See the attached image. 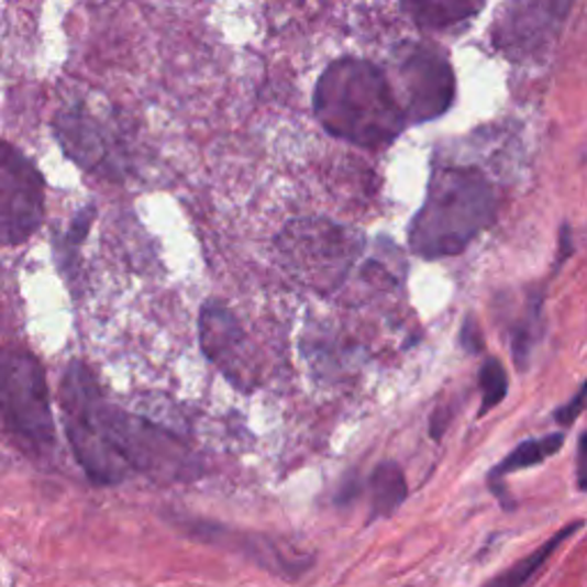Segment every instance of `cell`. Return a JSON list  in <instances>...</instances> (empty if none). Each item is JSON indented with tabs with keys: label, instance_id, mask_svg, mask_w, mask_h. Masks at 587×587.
I'll return each mask as SVG.
<instances>
[{
	"label": "cell",
	"instance_id": "6da1fadb",
	"mask_svg": "<svg viewBox=\"0 0 587 587\" xmlns=\"http://www.w3.org/2000/svg\"><path fill=\"white\" fill-rule=\"evenodd\" d=\"M314 115L335 139L361 147H388L407 126L388 76L369 60L340 58L319 76Z\"/></svg>",
	"mask_w": 587,
	"mask_h": 587
},
{
	"label": "cell",
	"instance_id": "7a4b0ae2",
	"mask_svg": "<svg viewBox=\"0 0 587 587\" xmlns=\"http://www.w3.org/2000/svg\"><path fill=\"white\" fill-rule=\"evenodd\" d=\"M494 217L496 193L483 173L457 166L439 168L413 217L411 248L424 259L459 255Z\"/></svg>",
	"mask_w": 587,
	"mask_h": 587
},
{
	"label": "cell",
	"instance_id": "3957f363",
	"mask_svg": "<svg viewBox=\"0 0 587 587\" xmlns=\"http://www.w3.org/2000/svg\"><path fill=\"white\" fill-rule=\"evenodd\" d=\"M0 422L37 455L56 445L46 375L29 352L0 350Z\"/></svg>",
	"mask_w": 587,
	"mask_h": 587
},
{
	"label": "cell",
	"instance_id": "277c9868",
	"mask_svg": "<svg viewBox=\"0 0 587 587\" xmlns=\"http://www.w3.org/2000/svg\"><path fill=\"white\" fill-rule=\"evenodd\" d=\"M361 242L331 221H297L280 236V253L306 285L329 291L352 269Z\"/></svg>",
	"mask_w": 587,
	"mask_h": 587
},
{
	"label": "cell",
	"instance_id": "5b68a950",
	"mask_svg": "<svg viewBox=\"0 0 587 587\" xmlns=\"http://www.w3.org/2000/svg\"><path fill=\"white\" fill-rule=\"evenodd\" d=\"M101 392L92 372L81 363H71L60 386L65 430L74 455L97 485H118L131 473L109 450L92 422V405Z\"/></svg>",
	"mask_w": 587,
	"mask_h": 587
},
{
	"label": "cell",
	"instance_id": "8992f818",
	"mask_svg": "<svg viewBox=\"0 0 587 587\" xmlns=\"http://www.w3.org/2000/svg\"><path fill=\"white\" fill-rule=\"evenodd\" d=\"M397 90L402 92L407 122L441 118L455 101V74L445 53L434 44H407L397 53Z\"/></svg>",
	"mask_w": 587,
	"mask_h": 587
},
{
	"label": "cell",
	"instance_id": "52a82bcc",
	"mask_svg": "<svg viewBox=\"0 0 587 587\" xmlns=\"http://www.w3.org/2000/svg\"><path fill=\"white\" fill-rule=\"evenodd\" d=\"M44 219V179L14 145L0 141V244L29 242Z\"/></svg>",
	"mask_w": 587,
	"mask_h": 587
},
{
	"label": "cell",
	"instance_id": "ba28073f",
	"mask_svg": "<svg viewBox=\"0 0 587 587\" xmlns=\"http://www.w3.org/2000/svg\"><path fill=\"white\" fill-rule=\"evenodd\" d=\"M569 5L560 3H512L500 10L494 42L510 56H530L546 46L560 29Z\"/></svg>",
	"mask_w": 587,
	"mask_h": 587
},
{
	"label": "cell",
	"instance_id": "9c48e42d",
	"mask_svg": "<svg viewBox=\"0 0 587 587\" xmlns=\"http://www.w3.org/2000/svg\"><path fill=\"white\" fill-rule=\"evenodd\" d=\"M200 344L204 356L239 381V365L246 358V335L234 314L221 303H207L200 314Z\"/></svg>",
	"mask_w": 587,
	"mask_h": 587
},
{
	"label": "cell",
	"instance_id": "30bf717a",
	"mask_svg": "<svg viewBox=\"0 0 587 587\" xmlns=\"http://www.w3.org/2000/svg\"><path fill=\"white\" fill-rule=\"evenodd\" d=\"M58 139L76 162L86 168H95L106 158V145L95 122L81 113H67L58 120Z\"/></svg>",
	"mask_w": 587,
	"mask_h": 587
},
{
	"label": "cell",
	"instance_id": "8fae6325",
	"mask_svg": "<svg viewBox=\"0 0 587 587\" xmlns=\"http://www.w3.org/2000/svg\"><path fill=\"white\" fill-rule=\"evenodd\" d=\"M583 528V521H574L569 523L567 528H563L560 532H555V535L544 542L538 551H532L530 555L517 560V563L510 567V569H505L500 572L498 576H494L489 583H485L483 587H525L532 576H535L544 565H546V560L563 546V542H567L576 530Z\"/></svg>",
	"mask_w": 587,
	"mask_h": 587
},
{
	"label": "cell",
	"instance_id": "7c38bea8",
	"mask_svg": "<svg viewBox=\"0 0 587 587\" xmlns=\"http://www.w3.org/2000/svg\"><path fill=\"white\" fill-rule=\"evenodd\" d=\"M402 10L409 12L422 29L441 31L468 21L483 10V3H473V0H413V3H402Z\"/></svg>",
	"mask_w": 587,
	"mask_h": 587
},
{
	"label": "cell",
	"instance_id": "4fadbf2b",
	"mask_svg": "<svg viewBox=\"0 0 587 587\" xmlns=\"http://www.w3.org/2000/svg\"><path fill=\"white\" fill-rule=\"evenodd\" d=\"M407 479L402 468L392 462H384L369 477V505L372 517H390L407 500Z\"/></svg>",
	"mask_w": 587,
	"mask_h": 587
},
{
	"label": "cell",
	"instance_id": "5bb4252c",
	"mask_svg": "<svg viewBox=\"0 0 587 587\" xmlns=\"http://www.w3.org/2000/svg\"><path fill=\"white\" fill-rule=\"evenodd\" d=\"M563 443H565V436L563 434H549L544 439H532V441L521 443L514 452H510V455H507L496 466V470L491 473V479H498V477L510 475L514 470H523V468L542 464L544 459L553 457L555 452L560 447H563Z\"/></svg>",
	"mask_w": 587,
	"mask_h": 587
},
{
	"label": "cell",
	"instance_id": "9a60e30c",
	"mask_svg": "<svg viewBox=\"0 0 587 587\" xmlns=\"http://www.w3.org/2000/svg\"><path fill=\"white\" fill-rule=\"evenodd\" d=\"M479 390H483V409H479V413L491 411L507 395V375L498 358H489L479 369Z\"/></svg>",
	"mask_w": 587,
	"mask_h": 587
},
{
	"label": "cell",
	"instance_id": "2e32d148",
	"mask_svg": "<svg viewBox=\"0 0 587 587\" xmlns=\"http://www.w3.org/2000/svg\"><path fill=\"white\" fill-rule=\"evenodd\" d=\"M585 409H587V381L583 384V388L578 390V395H574L563 409L555 411V420H557L560 424H565V427H567V424H572Z\"/></svg>",
	"mask_w": 587,
	"mask_h": 587
},
{
	"label": "cell",
	"instance_id": "e0dca14e",
	"mask_svg": "<svg viewBox=\"0 0 587 587\" xmlns=\"http://www.w3.org/2000/svg\"><path fill=\"white\" fill-rule=\"evenodd\" d=\"M576 479H578V489L587 494V432L583 434L578 443V468H576Z\"/></svg>",
	"mask_w": 587,
	"mask_h": 587
}]
</instances>
